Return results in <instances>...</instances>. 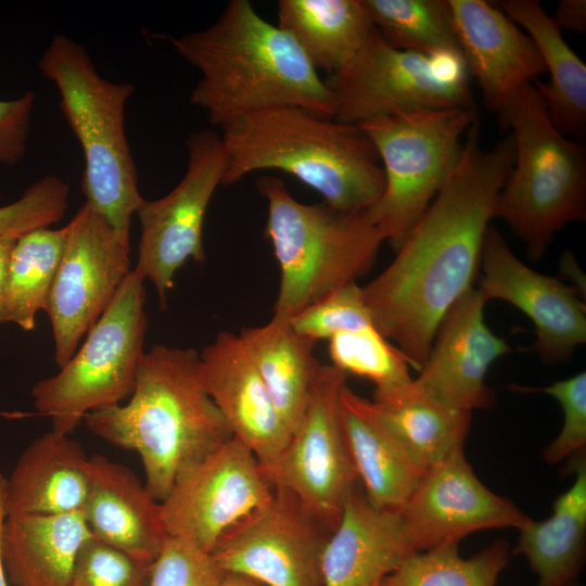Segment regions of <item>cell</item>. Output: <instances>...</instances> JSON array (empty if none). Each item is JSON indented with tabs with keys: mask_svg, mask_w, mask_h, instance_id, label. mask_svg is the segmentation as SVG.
Masks as SVG:
<instances>
[{
	"mask_svg": "<svg viewBox=\"0 0 586 586\" xmlns=\"http://www.w3.org/2000/svg\"><path fill=\"white\" fill-rule=\"evenodd\" d=\"M513 163L511 133L485 150L476 119L466 132L456 167L396 257L362 286L373 326L418 371L442 319L472 288L489 220Z\"/></svg>",
	"mask_w": 586,
	"mask_h": 586,
	"instance_id": "cell-1",
	"label": "cell"
},
{
	"mask_svg": "<svg viewBox=\"0 0 586 586\" xmlns=\"http://www.w3.org/2000/svg\"><path fill=\"white\" fill-rule=\"evenodd\" d=\"M200 72L189 102L224 128L245 115L296 106L334 119L331 90L296 42L247 0H231L207 28L162 36Z\"/></svg>",
	"mask_w": 586,
	"mask_h": 586,
	"instance_id": "cell-2",
	"label": "cell"
},
{
	"mask_svg": "<svg viewBox=\"0 0 586 586\" xmlns=\"http://www.w3.org/2000/svg\"><path fill=\"white\" fill-rule=\"evenodd\" d=\"M199 360L193 348L153 345L140 360L128 402L90 412L82 421L102 440L138 453L144 485L157 501L181 472L232 437L202 385Z\"/></svg>",
	"mask_w": 586,
	"mask_h": 586,
	"instance_id": "cell-3",
	"label": "cell"
},
{
	"mask_svg": "<svg viewBox=\"0 0 586 586\" xmlns=\"http://www.w3.org/2000/svg\"><path fill=\"white\" fill-rule=\"evenodd\" d=\"M222 184L258 170H281L342 212H361L381 198L385 178L379 154L358 126L296 106H278L225 126Z\"/></svg>",
	"mask_w": 586,
	"mask_h": 586,
	"instance_id": "cell-4",
	"label": "cell"
},
{
	"mask_svg": "<svg viewBox=\"0 0 586 586\" xmlns=\"http://www.w3.org/2000/svg\"><path fill=\"white\" fill-rule=\"evenodd\" d=\"M38 68L58 89L63 116L80 144L85 203L129 240L131 218L144 201L125 131L135 86L102 77L87 50L63 34L52 37Z\"/></svg>",
	"mask_w": 586,
	"mask_h": 586,
	"instance_id": "cell-5",
	"label": "cell"
},
{
	"mask_svg": "<svg viewBox=\"0 0 586 586\" xmlns=\"http://www.w3.org/2000/svg\"><path fill=\"white\" fill-rule=\"evenodd\" d=\"M256 186L281 272L273 315L291 319L370 270L384 237L367 211L300 202L276 176H262Z\"/></svg>",
	"mask_w": 586,
	"mask_h": 586,
	"instance_id": "cell-6",
	"label": "cell"
},
{
	"mask_svg": "<svg viewBox=\"0 0 586 586\" xmlns=\"http://www.w3.org/2000/svg\"><path fill=\"white\" fill-rule=\"evenodd\" d=\"M511 129L514 163L499 192L494 217L540 259L555 234L586 218V153L551 122L536 86L522 87L498 112Z\"/></svg>",
	"mask_w": 586,
	"mask_h": 586,
	"instance_id": "cell-7",
	"label": "cell"
},
{
	"mask_svg": "<svg viewBox=\"0 0 586 586\" xmlns=\"http://www.w3.org/2000/svg\"><path fill=\"white\" fill-rule=\"evenodd\" d=\"M144 278L132 269L85 341L60 371L31 388L37 411L69 435L93 411L129 399L148 330Z\"/></svg>",
	"mask_w": 586,
	"mask_h": 586,
	"instance_id": "cell-8",
	"label": "cell"
},
{
	"mask_svg": "<svg viewBox=\"0 0 586 586\" xmlns=\"http://www.w3.org/2000/svg\"><path fill=\"white\" fill-rule=\"evenodd\" d=\"M477 119L474 107L419 110L358 125L373 143L385 178L367 209L396 252L456 167L461 138Z\"/></svg>",
	"mask_w": 586,
	"mask_h": 586,
	"instance_id": "cell-9",
	"label": "cell"
},
{
	"mask_svg": "<svg viewBox=\"0 0 586 586\" xmlns=\"http://www.w3.org/2000/svg\"><path fill=\"white\" fill-rule=\"evenodd\" d=\"M469 75L459 53L402 50L374 28L355 56L324 82L334 98V119L360 125L403 112L474 107Z\"/></svg>",
	"mask_w": 586,
	"mask_h": 586,
	"instance_id": "cell-10",
	"label": "cell"
},
{
	"mask_svg": "<svg viewBox=\"0 0 586 586\" xmlns=\"http://www.w3.org/2000/svg\"><path fill=\"white\" fill-rule=\"evenodd\" d=\"M346 379L332 365L319 367L303 419L266 473L273 487L290 491L329 533L359 484L341 418Z\"/></svg>",
	"mask_w": 586,
	"mask_h": 586,
	"instance_id": "cell-11",
	"label": "cell"
},
{
	"mask_svg": "<svg viewBox=\"0 0 586 586\" xmlns=\"http://www.w3.org/2000/svg\"><path fill=\"white\" fill-rule=\"evenodd\" d=\"M186 146L187 168L179 183L161 199H144L136 213L140 240L133 269L153 283L163 307L177 271L189 259H205L203 224L226 169L222 139L213 129L190 133Z\"/></svg>",
	"mask_w": 586,
	"mask_h": 586,
	"instance_id": "cell-12",
	"label": "cell"
},
{
	"mask_svg": "<svg viewBox=\"0 0 586 586\" xmlns=\"http://www.w3.org/2000/svg\"><path fill=\"white\" fill-rule=\"evenodd\" d=\"M62 257L49 296L54 361L63 367L132 270L129 240L84 203L66 225Z\"/></svg>",
	"mask_w": 586,
	"mask_h": 586,
	"instance_id": "cell-13",
	"label": "cell"
},
{
	"mask_svg": "<svg viewBox=\"0 0 586 586\" xmlns=\"http://www.w3.org/2000/svg\"><path fill=\"white\" fill-rule=\"evenodd\" d=\"M273 492L256 456L232 436L178 475L161 501L167 533L212 552L226 533L263 508Z\"/></svg>",
	"mask_w": 586,
	"mask_h": 586,
	"instance_id": "cell-14",
	"label": "cell"
},
{
	"mask_svg": "<svg viewBox=\"0 0 586 586\" xmlns=\"http://www.w3.org/2000/svg\"><path fill=\"white\" fill-rule=\"evenodd\" d=\"M330 533L288 489L226 533L211 552L225 572L264 586H322L320 551Z\"/></svg>",
	"mask_w": 586,
	"mask_h": 586,
	"instance_id": "cell-15",
	"label": "cell"
},
{
	"mask_svg": "<svg viewBox=\"0 0 586 586\" xmlns=\"http://www.w3.org/2000/svg\"><path fill=\"white\" fill-rule=\"evenodd\" d=\"M416 552L489 528L520 530L531 518L475 475L463 448L431 466L399 511Z\"/></svg>",
	"mask_w": 586,
	"mask_h": 586,
	"instance_id": "cell-16",
	"label": "cell"
},
{
	"mask_svg": "<svg viewBox=\"0 0 586 586\" xmlns=\"http://www.w3.org/2000/svg\"><path fill=\"white\" fill-rule=\"evenodd\" d=\"M480 266L479 289L485 298L508 302L533 321V348L542 361L565 362L586 342V306L575 288L531 269L493 226L484 238Z\"/></svg>",
	"mask_w": 586,
	"mask_h": 586,
	"instance_id": "cell-17",
	"label": "cell"
},
{
	"mask_svg": "<svg viewBox=\"0 0 586 586\" xmlns=\"http://www.w3.org/2000/svg\"><path fill=\"white\" fill-rule=\"evenodd\" d=\"M487 303L480 289L466 291L449 308L413 386L454 409L472 412L494 404L485 378L491 365L511 351L484 321Z\"/></svg>",
	"mask_w": 586,
	"mask_h": 586,
	"instance_id": "cell-18",
	"label": "cell"
},
{
	"mask_svg": "<svg viewBox=\"0 0 586 586\" xmlns=\"http://www.w3.org/2000/svg\"><path fill=\"white\" fill-rule=\"evenodd\" d=\"M200 355L202 385L233 437L258 459L265 473L288 445L291 433L239 334L219 332Z\"/></svg>",
	"mask_w": 586,
	"mask_h": 586,
	"instance_id": "cell-19",
	"label": "cell"
},
{
	"mask_svg": "<svg viewBox=\"0 0 586 586\" xmlns=\"http://www.w3.org/2000/svg\"><path fill=\"white\" fill-rule=\"evenodd\" d=\"M448 4L469 74L486 107L498 113L546 72L542 56L530 36L491 2L448 0Z\"/></svg>",
	"mask_w": 586,
	"mask_h": 586,
	"instance_id": "cell-20",
	"label": "cell"
},
{
	"mask_svg": "<svg viewBox=\"0 0 586 586\" xmlns=\"http://www.w3.org/2000/svg\"><path fill=\"white\" fill-rule=\"evenodd\" d=\"M413 553L399 512L375 508L357 486L321 547L322 586H380Z\"/></svg>",
	"mask_w": 586,
	"mask_h": 586,
	"instance_id": "cell-21",
	"label": "cell"
},
{
	"mask_svg": "<svg viewBox=\"0 0 586 586\" xmlns=\"http://www.w3.org/2000/svg\"><path fill=\"white\" fill-rule=\"evenodd\" d=\"M89 492L82 514L91 535L153 563L169 535L161 501L120 463L94 454L88 459Z\"/></svg>",
	"mask_w": 586,
	"mask_h": 586,
	"instance_id": "cell-22",
	"label": "cell"
},
{
	"mask_svg": "<svg viewBox=\"0 0 586 586\" xmlns=\"http://www.w3.org/2000/svg\"><path fill=\"white\" fill-rule=\"evenodd\" d=\"M341 418L365 496L378 509L399 512L426 470L383 422L372 402L347 384L341 391Z\"/></svg>",
	"mask_w": 586,
	"mask_h": 586,
	"instance_id": "cell-23",
	"label": "cell"
},
{
	"mask_svg": "<svg viewBox=\"0 0 586 586\" xmlns=\"http://www.w3.org/2000/svg\"><path fill=\"white\" fill-rule=\"evenodd\" d=\"M82 446L51 430L34 440L7 479L5 514H63L82 511L89 492Z\"/></svg>",
	"mask_w": 586,
	"mask_h": 586,
	"instance_id": "cell-24",
	"label": "cell"
},
{
	"mask_svg": "<svg viewBox=\"0 0 586 586\" xmlns=\"http://www.w3.org/2000/svg\"><path fill=\"white\" fill-rule=\"evenodd\" d=\"M91 536L81 511L8 515L2 559L13 586H69L81 545Z\"/></svg>",
	"mask_w": 586,
	"mask_h": 586,
	"instance_id": "cell-25",
	"label": "cell"
},
{
	"mask_svg": "<svg viewBox=\"0 0 586 586\" xmlns=\"http://www.w3.org/2000/svg\"><path fill=\"white\" fill-rule=\"evenodd\" d=\"M572 485L557 497L552 513L543 521L522 526L515 555L523 556L537 576L534 586H570L585 561L586 460L585 451L572 457Z\"/></svg>",
	"mask_w": 586,
	"mask_h": 586,
	"instance_id": "cell-26",
	"label": "cell"
},
{
	"mask_svg": "<svg viewBox=\"0 0 586 586\" xmlns=\"http://www.w3.org/2000/svg\"><path fill=\"white\" fill-rule=\"evenodd\" d=\"M496 7L520 25L536 46L547 84H534L548 115L564 136H582L586 127V65L564 41L560 28L536 0H501Z\"/></svg>",
	"mask_w": 586,
	"mask_h": 586,
	"instance_id": "cell-27",
	"label": "cell"
},
{
	"mask_svg": "<svg viewBox=\"0 0 586 586\" xmlns=\"http://www.w3.org/2000/svg\"><path fill=\"white\" fill-rule=\"evenodd\" d=\"M239 336L292 435L321 366L314 354L317 341L295 331L291 319L276 315L264 326L242 328Z\"/></svg>",
	"mask_w": 586,
	"mask_h": 586,
	"instance_id": "cell-28",
	"label": "cell"
},
{
	"mask_svg": "<svg viewBox=\"0 0 586 586\" xmlns=\"http://www.w3.org/2000/svg\"><path fill=\"white\" fill-rule=\"evenodd\" d=\"M277 9V26L328 75L343 68L374 29L364 0H279Z\"/></svg>",
	"mask_w": 586,
	"mask_h": 586,
	"instance_id": "cell-29",
	"label": "cell"
},
{
	"mask_svg": "<svg viewBox=\"0 0 586 586\" xmlns=\"http://www.w3.org/2000/svg\"><path fill=\"white\" fill-rule=\"evenodd\" d=\"M378 415L428 470L455 449L463 448L471 412L448 407L419 392L412 381L375 388L371 400Z\"/></svg>",
	"mask_w": 586,
	"mask_h": 586,
	"instance_id": "cell-30",
	"label": "cell"
},
{
	"mask_svg": "<svg viewBox=\"0 0 586 586\" xmlns=\"http://www.w3.org/2000/svg\"><path fill=\"white\" fill-rule=\"evenodd\" d=\"M67 228H42L27 232L15 243L5 288L2 323L31 331L36 316L47 310L62 257Z\"/></svg>",
	"mask_w": 586,
	"mask_h": 586,
	"instance_id": "cell-31",
	"label": "cell"
},
{
	"mask_svg": "<svg viewBox=\"0 0 586 586\" xmlns=\"http://www.w3.org/2000/svg\"><path fill=\"white\" fill-rule=\"evenodd\" d=\"M364 3L373 27L393 47L429 54H461L448 0H364Z\"/></svg>",
	"mask_w": 586,
	"mask_h": 586,
	"instance_id": "cell-32",
	"label": "cell"
},
{
	"mask_svg": "<svg viewBox=\"0 0 586 586\" xmlns=\"http://www.w3.org/2000/svg\"><path fill=\"white\" fill-rule=\"evenodd\" d=\"M508 561L504 540L469 558L459 555L458 544H447L411 555L380 586H497Z\"/></svg>",
	"mask_w": 586,
	"mask_h": 586,
	"instance_id": "cell-33",
	"label": "cell"
},
{
	"mask_svg": "<svg viewBox=\"0 0 586 586\" xmlns=\"http://www.w3.org/2000/svg\"><path fill=\"white\" fill-rule=\"evenodd\" d=\"M328 341L332 366L346 374L373 382L375 388L399 386L412 381L409 360L374 326L339 332Z\"/></svg>",
	"mask_w": 586,
	"mask_h": 586,
	"instance_id": "cell-34",
	"label": "cell"
},
{
	"mask_svg": "<svg viewBox=\"0 0 586 586\" xmlns=\"http://www.w3.org/2000/svg\"><path fill=\"white\" fill-rule=\"evenodd\" d=\"M69 184L55 175H46L29 186L22 196L0 207V235L20 238L33 230L59 222L68 206Z\"/></svg>",
	"mask_w": 586,
	"mask_h": 586,
	"instance_id": "cell-35",
	"label": "cell"
},
{
	"mask_svg": "<svg viewBox=\"0 0 586 586\" xmlns=\"http://www.w3.org/2000/svg\"><path fill=\"white\" fill-rule=\"evenodd\" d=\"M152 564L91 535L78 551L69 586H149Z\"/></svg>",
	"mask_w": 586,
	"mask_h": 586,
	"instance_id": "cell-36",
	"label": "cell"
},
{
	"mask_svg": "<svg viewBox=\"0 0 586 586\" xmlns=\"http://www.w3.org/2000/svg\"><path fill=\"white\" fill-rule=\"evenodd\" d=\"M291 323L295 331L315 341L373 326L362 288L356 282L335 290L307 307L291 318Z\"/></svg>",
	"mask_w": 586,
	"mask_h": 586,
	"instance_id": "cell-37",
	"label": "cell"
},
{
	"mask_svg": "<svg viewBox=\"0 0 586 586\" xmlns=\"http://www.w3.org/2000/svg\"><path fill=\"white\" fill-rule=\"evenodd\" d=\"M225 573L211 552L169 536L152 564L149 586H219Z\"/></svg>",
	"mask_w": 586,
	"mask_h": 586,
	"instance_id": "cell-38",
	"label": "cell"
},
{
	"mask_svg": "<svg viewBox=\"0 0 586 586\" xmlns=\"http://www.w3.org/2000/svg\"><path fill=\"white\" fill-rule=\"evenodd\" d=\"M555 397L563 412V423L558 436L544 450L548 463H558L584 453L586 447V372L556 381L545 387H521Z\"/></svg>",
	"mask_w": 586,
	"mask_h": 586,
	"instance_id": "cell-39",
	"label": "cell"
},
{
	"mask_svg": "<svg viewBox=\"0 0 586 586\" xmlns=\"http://www.w3.org/2000/svg\"><path fill=\"white\" fill-rule=\"evenodd\" d=\"M35 101L33 91L16 99H0V166H12L24 158Z\"/></svg>",
	"mask_w": 586,
	"mask_h": 586,
	"instance_id": "cell-40",
	"label": "cell"
},
{
	"mask_svg": "<svg viewBox=\"0 0 586 586\" xmlns=\"http://www.w3.org/2000/svg\"><path fill=\"white\" fill-rule=\"evenodd\" d=\"M552 21L560 28L572 33H585L586 30V1L561 0L558 2Z\"/></svg>",
	"mask_w": 586,
	"mask_h": 586,
	"instance_id": "cell-41",
	"label": "cell"
},
{
	"mask_svg": "<svg viewBox=\"0 0 586 586\" xmlns=\"http://www.w3.org/2000/svg\"><path fill=\"white\" fill-rule=\"evenodd\" d=\"M16 241L17 238L15 237L0 235V324H2L3 304L11 255Z\"/></svg>",
	"mask_w": 586,
	"mask_h": 586,
	"instance_id": "cell-42",
	"label": "cell"
},
{
	"mask_svg": "<svg viewBox=\"0 0 586 586\" xmlns=\"http://www.w3.org/2000/svg\"><path fill=\"white\" fill-rule=\"evenodd\" d=\"M5 485H7V477H4L0 473V586H9L4 566H3V559H2V534H3L4 522L7 519L5 508H4Z\"/></svg>",
	"mask_w": 586,
	"mask_h": 586,
	"instance_id": "cell-43",
	"label": "cell"
},
{
	"mask_svg": "<svg viewBox=\"0 0 586 586\" xmlns=\"http://www.w3.org/2000/svg\"><path fill=\"white\" fill-rule=\"evenodd\" d=\"M219 586H264L259 582L239 573L226 572Z\"/></svg>",
	"mask_w": 586,
	"mask_h": 586,
	"instance_id": "cell-44",
	"label": "cell"
},
{
	"mask_svg": "<svg viewBox=\"0 0 586 586\" xmlns=\"http://www.w3.org/2000/svg\"><path fill=\"white\" fill-rule=\"evenodd\" d=\"M570 586H582V585H579V584L576 582V583H574V584H572V585H570Z\"/></svg>",
	"mask_w": 586,
	"mask_h": 586,
	"instance_id": "cell-45",
	"label": "cell"
}]
</instances>
